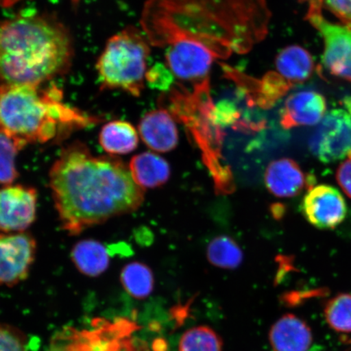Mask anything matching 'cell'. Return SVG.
I'll return each instance as SVG.
<instances>
[{
    "instance_id": "6da1fadb",
    "label": "cell",
    "mask_w": 351,
    "mask_h": 351,
    "mask_svg": "<svg viewBox=\"0 0 351 351\" xmlns=\"http://www.w3.org/2000/svg\"><path fill=\"white\" fill-rule=\"evenodd\" d=\"M271 16L267 0H147L140 22L153 47L191 43L226 60L265 40Z\"/></svg>"
},
{
    "instance_id": "7a4b0ae2",
    "label": "cell",
    "mask_w": 351,
    "mask_h": 351,
    "mask_svg": "<svg viewBox=\"0 0 351 351\" xmlns=\"http://www.w3.org/2000/svg\"><path fill=\"white\" fill-rule=\"evenodd\" d=\"M49 186L60 226L72 236L133 213L144 200L143 190L124 162L95 156L80 142L60 152L50 171Z\"/></svg>"
},
{
    "instance_id": "3957f363",
    "label": "cell",
    "mask_w": 351,
    "mask_h": 351,
    "mask_svg": "<svg viewBox=\"0 0 351 351\" xmlns=\"http://www.w3.org/2000/svg\"><path fill=\"white\" fill-rule=\"evenodd\" d=\"M72 35L50 13L25 12L0 20V85H36L71 67Z\"/></svg>"
},
{
    "instance_id": "277c9868",
    "label": "cell",
    "mask_w": 351,
    "mask_h": 351,
    "mask_svg": "<svg viewBox=\"0 0 351 351\" xmlns=\"http://www.w3.org/2000/svg\"><path fill=\"white\" fill-rule=\"evenodd\" d=\"M56 86L0 85V133L23 149L32 143L60 142L73 132L97 124L87 115L63 103Z\"/></svg>"
},
{
    "instance_id": "5b68a950",
    "label": "cell",
    "mask_w": 351,
    "mask_h": 351,
    "mask_svg": "<svg viewBox=\"0 0 351 351\" xmlns=\"http://www.w3.org/2000/svg\"><path fill=\"white\" fill-rule=\"evenodd\" d=\"M160 108L167 110L175 121L182 123L203 154V159L212 173L218 193L229 194L234 191L230 169L222 163L221 146L225 133L214 118L216 108L209 77L196 82L192 90L180 83L162 95Z\"/></svg>"
},
{
    "instance_id": "8992f818",
    "label": "cell",
    "mask_w": 351,
    "mask_h": 351,
    "mask_svg": "<svg viewBox=\"0 0 351 351\" xmlns=\"http://www.w3.org/2000/svg\"><path fill=\"white\" fill-rule=\"evenodd\" d=\"M151 46L146 35L134 26L110 38L96 64L101 88L120 89L139 97Z\"/></svg>"
},
{
    "instance_id": "52a82bcc",
    "label": "cell",
    "mask_w": 351,
    "mask_h": 351,
    "mask_svg": "<svg viewBox=\"0 0 351 351\" xmlns=\"http://www.w3.org/2000/svg\"><path fill=\"white\" fill-rule=\"evenodd\" d=\"M310 150L323 163L351 155V99L326 112L309 140Z\"/></svg>"
},
{
    "instance_id": "ba28073f",
    "label": "cell",
    "mask_w": 351,
    "mask_h": 351,
    "mask_svg": "<svg viewBox=\"0 0 351 351\" xmlns=\"http://www.w3.org/2000/svg\"><path fill=\"white\" fill-rule=\"evenodd\" d=\"M306 19L324 39V67L332 75L351 82V29L327 21L317 4L309 3Z\"/></svg>"
},
{
    "instance_id": "9c48e42d",
    "label": "cell",
    "mask_w": 351,
    "mask_h": 351,
    "mask_svg": "<svg viewBox=\"0 0 351 351\" xmlns=\"http://www.w3.org/2000/svg\"><path fill=\"white\" fill-rule=\"evenodd\" d=\"M37 243L29 232L0 234V285L12 287L27 279Z\"/></svg>"
},
{
    "instance_id": "30bf717a",
    "label": "cell",
    "mask_w": 351,
    "mask_h": 351,
    "mask_svg": "<svg viewBox=\"0 0 351 351\" xmlns=\"http://www.w3.org/2000/svg\"><path fill=\"white\" fill-rule=\"evenodd\" d=\"M38 192L33 187L0 188V234L25 232L36 219Z\"/></svg>"
},
{
    "instance_id": "8fae6325",
    "label": "cell",
    "mask_w": 351,
    "mask_h": 351,
    "mask_svg": "<svg viewBox=\"0 0 351 351\" xmlns=\"http://www.w3.org/2000/svg\"><path fill=\"white\" fill-rule=\"evenodd\" d=\"M302 209L307 221L322 230L335 229L344 221L348 210L343 196L328 185L310 188L302 200Z\"/></svg>"
},
{
    "instance_id": "7c38bea8",
    "label": "cell",
    "mask_w": 351,
    "mask_h": 351,
    "mask_svg": "<svg viewBox=\"0 0 351 351\" xmlns=\"http://www.w3.org/2000/svg\"><path fill=\"white\" fill-rule=\"evenodd\" d=\"M166 62L174 75L186 81L199 82L208 77L214 57L203 48L187 43L168 47Z\"/></svg>"
},
{
    "instance_id": "4fadbf2b",
    "label": "cell",
    "mask_w": 351,
    "mask_h": 351,
    "mask_svg": "<svg viewBox=\"0 0 351 351\" xmlns=\"http://www.w3.org/2000/svg\"><path fill=\"white\" fill-rule=\"evenodd\" d=\"M327 112L326 99L313 90L296 92L285 100L280 125L285 130L319 124Z\"/></svg>"
},
{
    "instance_id": "5bb4252c",
    "label": "cell",
    "mask_w": 351,
    "mask_h": 351,
    "mask_svg": "<svg viewBox=\"0 0 351 351\" xmlns=\"http://www.w3.org/2000/svg\"><path fill=\"white\" fill-rule=\"evenodd\" d=\"M176 121L163 108L145 114L139 122V134L145 144L158 152H169L177 147L179 134Z\"/></svg>"
},
{
    "instance_id": "9a60e30c",
    "label": "cell",
    "mask_w": 351,
    "mask_h": 351,
    "mask_svg": "<svg viewBox=\"0 0 351 351\" xmlns=\"http://www.w3.org/2000/svg\"><path fill=\"white\" fill-rule=\"evenodd\" d=\"M265 182L267 190L276 197H295L311 183L296 161L289 158L276 160L267 167Z\"/></svg>"
},
{
    "instance_id": "2e32d148",
    "label": "cell",
    "mask_w": 351,
    "mask_h": 351,
    "mask_svg": "<svg viewBox=\"0 0 351 351\" xmlns=\"http://www.w3.org/2000/svg\"><path fill=\"white\" fill-rule=\"evenodd\" d=\"M269 337L274 351H308L313 342L308 324L292 314L276 320Z\"/></svg>"
},
{
    "instance_id": "e0dca14e",
    "label": "cell",
    "mask_w": 351,
    "mask_h": 351,
    "mask_svg": "<svg viewBox=\"0 0 351 351\" xmlns=\"http://www.w3.org/2000/svg\"><path fill=\"white\" fill-rule=\"evenodd\" d=\"M129 169L136 185L142 190L165 185L171 175L168 161L152 152H143L132 158Z\"/></svg>"
},
{
    "instance_id": "ac0fdd59",
    "label": "cell",
    "mask_w": 351,
    "mask_h": 351,
    "mask_svg": "<svg viewBox=\"0 0 351 351\" xmlns=\"http://www.w3.org/2000/svg\"><path fill=\"white\" fill-rule=\"evenodd\" d=\"M71 260L77 269L90 278H97L110 265L108 249L99 241L85 239L73 245Z\"/></svg>"
},
{
    "instance_id": "d6986e66",
    "label": "cell",
    "mask_w": 351,
    "mask_h": 351,
    "mask_svg": "<svg viewBox=\"0 0 351 351\" xmlns=\"http://www.w3.org/2000/svg\"><path fill=\"white\" fill-rule=\"evenodd\" d=\"M276 67L280 75L295 85L313 75L315 62L309 51L300 46L292 45L279 52L276 58Z\"/></svg>"
},
{
    "instance_id": "ffe728a7",
    "label": "cell",
    "mask_w": 351,
    "mask_h": 351,
    "mask_svg": "<svg viewBox=\"0 0 351 351\" xmlns=\"http://www.w3.org/2000/svg\"><path fill=\"white\" fill-rule=\"evenodd\" d=\"M99 141L110 156L126 155L138 147V134L130 123L113 121L103 126Z\"/></svg>"
},
{
    "instance_id": "44dd1931",
    "label": "cell",
    "mask_w": 351,
    "mask_h": 351,
    "mask_svg": "<svg viewBox=\"0 0 351 351\" xmlns=\"http://www.w3.org/2000/svg\"><path fill=\"white\" fill-rule=\"evenodd\" d=\"M121 282L125 291L135 300H146L155 287L153 271L141 262L127 263L121 271Z\"/></svg>"
},
{
    "instance_id": "7402d4cb",
    "label": "cell",
    "mask_w": 351,
    "mask_h": 351,
    "mask_svg": "<svg viewBox=\"0 0 351 351\" xmlns=\"http://www.w3.org/2000/svg\"><path fill=\"white\" fill-rule=\"evenodd\" d=\"M207 256L213 265L223 269H235L243 261V253L239 245L226 235L217 236L210 241Z\"/></svg>"
},
{
    "instance_id": "603a6c76",
    "label": "cell",
    "mask_w": 351,
    "mask_h": 351,
    "mask_svg": "<svg viewBox=\"0 0 351 351\" xmlns=\"http://www.w3.org/2000/svg\"><path fill=\"white\" fill-rule=\"evenodd\" d=\"M179 351H222L223 341L218 333L208 326L188 329L179 341Z\"/></svg>"
},
{
    "instance_id": "cb8c5ba5",
    "label": "cell",
    "mask_w": 351,
    "mask_h": 351,
    "mask_svg": "<svg viewBox=\"0 0 351 351\" xmlns=\"http://www.w3.org/2000/svg\"><path fill=\"white\" fill-rule=\"evenodd\" d=\"M293 86L278 72H267L261 78L260 96L256 108L267 110L274 107Z\"/></svg>"
},
{
    "instance_id": "d4e9b609",
    "label": "cell",
    "mask_w": 351,
    "mask_h": 351,
    "mask_svg": "<svg viewBox=\"0 0 351 351\" xmlns=\"http://www.w3.org/2000/svg\"><path fill=\"white\" fill-rule=\"evenodd\" d=\"M324 317L332 330L351 332V293H340L327 302Z\"/></svg>"
},
{
    "instance_id": "484cf974",
    "label": "cell",
    "mask_w": 351,
    "mask_h": 351,
    "mask_svg": "<svg viewBox=\"0 0 351 351\" xmlns=\"http://www.w3.org/2000/svg\"><path fill=\"white\" fill-rule=\"evenodd\" d=\"M22 150L16 142L8 136L0 133V184L12 185L19 173L16 167L17 154Z\"/></svg>"
},
{
    "instance_id": "4316f807",
    "label": "cell",
    "mask_w": 351,
    "mask_h": 351,
    "mask_svg": "<svg viewBox=\"0 0 351 351\" xmlns=\"http://www.w3.org/2000/svg\"><path fill=\"white\" fill-rule=\"evenodd\" d=\"M0 351H27L23 333L7 324H0Z\"/></svg>"
},
{
    "instance_id": "83f0119b",
    "label": "cell",
    "mask_w": 351,
    "mask_h": 351,
    "mask_svg": "<svg viewBox=\"0 0 351 351\" xmlns=\"http://www.w3.org/2000/svg\"><path fill=\"white\" fill-rule=\"evenodd\" d=\"M148 85L154 89L168 92L174 85L173 76L169 68L160 63L156 64L146 73Z\"/></svg>"
},
{
    "instance_id": "f1b7e54d",
    "label": "cell",
    "mask_w": 351,
    "mask_h": 351,
    "mask_svg": "<svg viewBox=\"0 0 351 351\" xmlns=\"http://www.w3.org/2000/svg\"><path fill=\"white\" fill-rule=\"evenodd\" d=\"M309 3L318 4L327 8L337 19L343 22L344 25L351 29V0H308Z\"/></svg>"
},
{
    "instance_id": "f546056e",
    "label": "cell",
    "mask_w": 351,
    "mask_h": 351,
    "mask_svg": "<svg viewBox=\"0 0 351 351\" xmlns=\"http://www.w3.org/2000/svg\"><path fill=\"white\" fill-rule=\"evenodd\" d=\"M336 177L342 191L351 199V155L339 165Z\"/></svg>"
},
{
    "instance_id": "4dcf8cb0",
    "label": "cell",
    "mask_w": 351,
    "mask_h": 351,
    "mask_svg": "<svg viewBox=\"0 0 351 351\" xmlns=\"http://www.w3.org/2000/svg\"><path fill=\"white\" fill-rule=\"evenodd\" d=\"M300 1H304V0H300Z\"/></svg>"
}]
</instances>
